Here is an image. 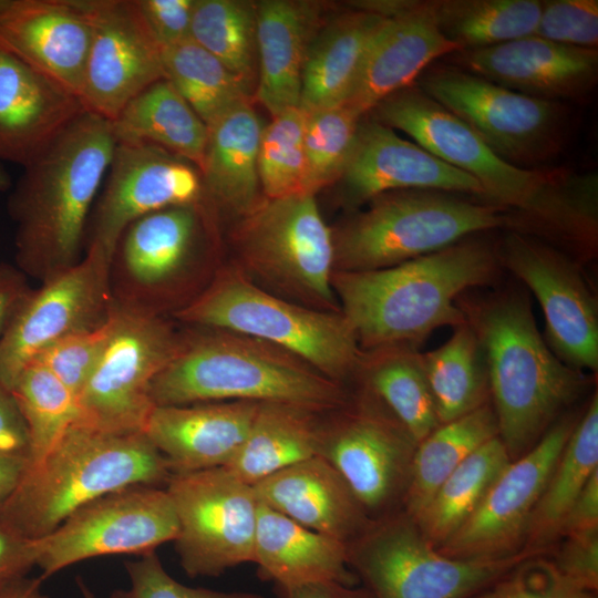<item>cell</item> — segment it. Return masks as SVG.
<instances>
[{
  "mask_svg": "<svg viewBox=\"0 0 598 598\" xmlns=\"http://www.w3.org/2000/svg\"><path fill=\"white\" fill-rule=\"evenodd\" d=\"M177 534V515L165 487L128 486L87 503L39 538L37 566L45 579L84 559L155 551Z\"/></svg>",
  "mask_w": 598,
  "mask_h": 598,
  "instance_id": "2e32d148",
  "label": "cell"
},
{
  "mask_svg": "<svg viewBox=\"0 0 598 598\" xmlns=\"http://www.w3.org/2000/svg\"><path fill=\"white\" fill-rule=\"evenodd\" d=\"M165 488L178 520L175 549L189 577L252 563L259 502L251 485L214 467L172 474Z\"/></svg>",
  "mask_w": 598,
  "mask_h": 598,
  "instance_id": "5bb4252c",
  "label": "cell"
},
{
  "mask_svg": "<svg viewBox=\"0 0 598 598\" xmlns=\"http://www.w3.org/2000/svg\"><path fill=\"white\" fill-rule=\"evenodd\" d=\"M534 35L565 45L597 49L598 1H542Z\"/></svg>",
  "mask_w": 598,
  "mask_h": 598,
  "instance_id": "681fc988",
  "label": "cell"
},
{
  "mask_svg": "<svg viewBox=\"0 0 598 598\" xmlns=\"http://www.w3.org/2000/svg\"><path fill=\"white\" fill-rule=\"evenodd\" d=\"M28 465L27 456L0 451V511L14 493Z\"/></svg>",
  "mask_w": 598,
  "mask_h": 598,
  "instance_id": "680465c9",
  "label": "cell"
},
{
  "mask_svg": "<svg viewBox=\"0 0 598 598\" xmlns=\"http://www.w3.org/2000/svg\"><path fill=\"white\" fill-rule=\"evenodd\" d=\"M598 471V396L576 422L532 515L525 549L548 554L559 540L561 522Z\"/></svg>",
  "mask_w": 598,
  "mask_h": 598,
  "instance_id": "e575fe53",
  "label": "cell"
},
{
  "mask_svg": "<svg viewBox=\"0 0 598 598\" xmlns=\"http://www.w3.org/2000/svg\"><path fill=\"white\" fill-rule=\"evenodd\" d=\"M205 199L200 171L165 150L141 143H116L90 219L89 245L112 259L124 230L138 218Z\"/></svg>",
  "mask_w": 598,
  "mask_h": 598,
  "instance_id": "d6986e66",
  "label": "cell"
},
{
  "mask_svg": "<svg viewBox=\"0 0 598 598\" xmlns=\"http://www.w3.org/2000/svg\"><path fill=\"white\" fill-rule=\"evenodd\" d=\"M0 451L19 454L29 458L28 430L16 402L8 388L0 383Z\"/></svg>",
  "mask_w": 598,
  "mask_h": 598,
  "instance_id": "db71d44e",
  "label": "cell"
},
{
  "mask_svg": "<svg viewBox=\"0 0 598 598\" xmlns=\"http://www.w3.org/2000/svg\"><path fill=\"white\" fill-rule=\"evenodd\" d=\"M257 6L240 0H195L190 38L249 86L257 55Z\"/></svg>",
  "mask_w": 598,
  "mask_h": 598,
  "instance_id": "b9f144b4",
  "label": "cell"
},
{
  "mask_svg": "<svg viewBox=\"0 0 598 598\" xmlns=\"http://www.w3.org/2000/svg\"><path fill=\"white\" fill-rule=\"evenodd\" d=\"M575 424L570 416L563 417L512 461L475 512L437 550L467 560L499 559L524 550L534 509Z\"/></svg>",
  "mask_w": 598,
  "mask_h": 598,
  "instance_id": "e0dca14e",
  "label": "cell"
},
{
  "mask_svg": "<svg viewBox=\"0 0 598 598\" xmlns=\"http://www.w3.org/2000/svg\"><path fill=\"white\" fill-rule=\"evenodd\" d=\"M386 20L351 8L320 27L303 66L300 109L311 113L344 103L370 42Z\"/></svg>",
  "mask_w": 598,
  "mask_h": 598,
  "instance_id": "1f68e13d",
  "label": "cell"
},
{
  "mask_svg": "<svg viewBox=\"0 0 598 598\" xmlns=\"http://www.w3.org/2000/svg\"><path fill=\"white\" fill-rule=\"evenodd\" d=\"M155 406L208 402L285 403L321 413L348 393L311 365L272 344L223 330L183 341L150 389Z\"/></svg>",
  "mask_w": 598,
  "mask_h": 598,
  "instance_id": "8992f818",
  "label": "cell"
},
{
  "mask_svg": "<svg viewBox=\"0 0 598 598\" xmlns=\"http://www.w3.org/2000/svg\"><path fill=\"white\" fill-rule=\"evenodd\" d=\"M415 84L513 165L539 169L567 136V110L512 91L451 63H433Z\"/></svg>",
  "mask_w": 598,
  "mask_h": 598,
  "instance_id": "30bf717a",
  "label": "cell"
},
{
  "mask_svg": "<svg viewBox=\"0 0 598 598\" xmlns=\"http://www.w3.org/2000/svg\"><path fill=\"white\" fill-rule=\"evenodd\" d=\"M39 555V538L24 537L0 520V587L27 577Z\"/></svg>",
  "mask_w": 598,
  "mask_h": 598,
  "instance_id": "f5cc1de1",
  "label": "cell"
},
{
  "mask_svg": "<svg viewBox=\"0 0 598 598\" xmlns=\"http://www.w3.org/2000/svg\"><path fill=\"white\" fill-rule=\"evenodd\" d=\"M367 365L368 389L419 443L440 424L421 354L399 347Z\"/></svg>",
  "mask_w": 598,
  "mask_h": 598,
  "instance_id": "60d3db41",
  "label": "cell"
},
{
  "mask_svg": "<svg viewBox=\"0 0 598 598\" xmlns=\"http://www.w3.org/2000/svg\"><path fill=\"white\" fill-rule=\"evenodd\" d=\"M279 598H374L363 586L338 582H312L292 587H277Z\"/></svg>",
  "mask_w": 598,
  "mask_h": 598,
  "instance_id": "6f0895ef",
  "label": "cell"
},
{
  "mask_svg": "<svg viewBox=\"0 0 598 598\" xmlns=\"http://www.w3.org/2000/svg\"><path fill=\"white\" fill-rule=\"evenodd\" d=\"M536 555L545 554L524 549L499 559L446 557L402 509L373 519L348 544L350 567L374 598H465Z\"/></svg>",
  "mask_w": 598,
  "mask_h": 598,
  "instance_id": "9c48e42d",
  "label": "cell"
},
{
  "mask_svg": "<svg viewBox=\"0 0 598 598\" xmlns=\"http://www.w3.org/2000/svg\"><path fill=\"white\" fill-rule=\"evenodd\" d=\"M458 51L436 24L434 0H416L408 12L388 19L373 37L341 105L363 117L388 96L415 84L436 59Z\"/></svg>",
  "mask_w": 598,
  "mask_h": 598,
  "instance_id": "603a6c76",
  "label": "cell"
},
{
  "mask_svg": "<svg viewBox=\"0 0 598 598\" xmlns=\"http://www.w3.org/2000/svg\"><path fill=\"white\" fill-rule=\"evenodd\" d=\"M370 113L373 120L404 132L439 159L474 177L486 203L514 214L518 231H539L568 243L586 231L592 212V184L587 173L511 164L416 84L388 96Z\"/></svg>",
  "mask_w": 598,
  "mask_h": 598,
  "instance_id": "6da1fadb",
  "label": "cell"
},
{
  "mask_svg": "<svg viewBox=\"0 0 598 598\" xmlns=\"http://www.w3.org/2000/svg\"><path fill=\"white\" fill-rule=\"evenodd\" d=\"M111 126L116 143L150 144L202 169L208 127L166 79L130 101Z\"/></svg>",
  "mask_w": 598,
  "mask_h": 598,
  "instance_id": "836d02e7",
  "label": "cell"
},
{
  "mask_svg": "<svg viewBox=\"0 0 598 598\" xmlns=\"http://www.w3.org/2000/svg\"><path fill=\"white\" fill-rule=\"evenodd\" d=\"M200 169L205 198L244 216L261 199L258 150L264 126L250 102L214 121Z\"/></svg>",
  "mask_w": 598,
  "mask_h": 598,
  "instance_id": "4dcf8cb0",
  "label": "cell"
},
{
  "mask_svg": "<svg viewBox=\"0 0 598 598\" xmlns=\"http://www.w3.org/2000/svg\"><path fill=\"white\" fill-rule=\"evenodd\" d=\"M497 256L539 301L548 341L560 360L577 370L596 371L597 303L577 265L532 234L516 230L504 237Z\"/></svg>",
  "mask_w": 598,
  "mask_h": 598,
  "instance_id": "ffe728a7",
  "label": "cell"
},
{
  "mask_svg": "<svg viewBox=\"0 0 598 598\" xmlns=\"http://www.w3.org/2000/svg\"><path fill=\"white\" fill-rule=\"evenodd\" d=\"M338 182L344 200L352 206L401 189H435L485 198L474 177L364 116Z\"/></svg>",
  "mask_w": 598,
  "mask_h": 598,
  "instance_id": "44dd1931",
  "label": "cell"
},
{
  "mask_svg": "<svg viewBox=\"0 0 598 598\" xmlns=\"http://www.w3.org/2000/svg\"><path fill=\"white\" fill-rule=\"evenodd\" d=\"M11 187V178L7 171L0 165V192L8 190Z\"/></svg>",
  "mask_w": 598,
  "mask_h": 598,
  "instance_id": "94428289",
  "label": "cell"
},
{
  "mask_svg": "<svg viewBox=\"0 0 598 598\" xmlns=\"http://www.w3.org/2000/svg\"><path fill=\"white\" fill-rule=\"evenodd\" d=\"M161 50L165 79L207 126L250 102V86L192 38Z\"/></svg>",
  "mask_w": 598,
  "mask_h": 598,
  "instance_id": "ab89813d",
  "label": "cell"
},
{
  "mask_svg": "<svg viewBox=\"0 0 598 598\" xmlns=\"http://www.w3.org/2000/svg\"><path fill=\"white\" fill-rule=\"evenodd\" d=\"M320 414L291 404L259 403L244 444L225 467L252 486L288 466L318 456L323 421Z\"/></svg>",
  "mask_w": 598,
  "mask_h": 598,
  "instance_id": "d6a6232c",
  "label": "cell"
},
{
  "mask_svg": "<svg viewBox=\"0 0 598 598\" xmlns=\"http://www.w3.org/2000/svg\"><path fill=\"white\" fill-rule=\"evenodd\" d=\"M421 359L441 424L488 402L484 352L467 322L456 327L454 334L443 346L421 354Z\"/></svg>",
  "mask_w": 598,
  "mask_h": 598,
  "instance_id": "74e56055",
  "label": "cell"
},
{
  "mask_svg": "<svg viewBox=\"0 0 598 598\" xmlns=\"http://www.w3.org/2000/svg\"><path fill=\"white\" fill-rule=\"evenodd\" d=\"M29 290L22 272L0 266V340Z\"/></svg>",
  "mask_w": 598,
  "mask_h": 598,
  "instance_id": "9f6ffc18",
  "label": "cell"
},
{
  "mask_svg": "<svg viewBox=\"0 0 598 598\" xmlns=\"http://www.w3.org/2000/svg\"><path fill=\"white\" fill-rule=\"evenodd\" d=\"M547 556L574 587L596 594L598 589V529L564 536Z\"/></svg>",
  "mask_w": 598,
  "mask_h": 598,
  "instance_id": "f907efd6",
  "label": "cell"
},
{
  "mask_svg": "<svg viewBox=\"0 0 598 598\" xmlns=\"http://www.w3.org/2000/svg\"><path fill=\"white\" fill-rule=\"evenodd\" d=\"M171 476L143 432H107L78 422L42 457L29 462L0 520L38 539L107 493L134 485L165 487Z\"/></svg>",
  "mask_w": 598,
  "mask_h": 598,
  "instance_id": "5b68a950",
  "label": "cell"
},
{
  "mask_svg": "<svg viewBox=\"0 0 598 598\" xmlns=\"http://www.w3.org/2000/svg\"><path fill=\"white\" fill-rule=\"evenodd\" d=\"M252 488L264 505L346 544L372 522L342 476L320 456L288 466Z\"/></svg>",
  "mask_w": 598,
  "mask_h": 598,
  "instance_id": "4316f807",
  "label": "cell"
},
{
  "mask_svg": "<svg viewBox=\"0 0 598 598\" xmlns=\"http://www.w3.org/2000/svg\"><path fill=\"white\" fill-rule=\"evenodd\" d=\"M90 28L81 101L112 122L125 105L165 79L162 50L136 0H76Z\"/></svg>",
  "mask_w": 598,
  "mask_h": 598,
  "instance_id": "ac0fdd59",
  "label": "cell"
},
{
  "mask_svg": "<svg viewBox=\"0 0 598 598\" xmlns=\"http://www.w3.org/2000/svg\"><path fill=\"white\" fill-rule=\"evenodd\" d=\"M89 43L76 0H0V48L80 99Z\"/></svg>",
  "mask_w": 598,
  "mask_h": 598,
  "instance_id": "cb8c5ba5",
  "label": "cell"
},
{
  "mask_svg": "<svg viewBox=\"0 0 598 598\" xmlns=\"http://www.w3.org/2000/svg\"><path fill=\"white\" fill-rule=\"evenodd\" d=\"M85 111L76 94L0 48V161L24 167Z\"/></svg>",
  "mask_w": 598,
  "mask_h": 598,
  "instance_id": "d4e9b609",
  "label": "cell"
},
{
  "mask_svg": "<svg viewBox=\"0 0 598 598\" xmlns=\"http://www.w3.org/2000/svg\"><path fill=\"white\" fill-rule=\"evenodd\" d=\"M497 435V420L489 401L440 424L416 444L401 509L415 520L447 476L476 448Z\"/></svg>",
  "mask_w": 598,
  "mask_h": 598,
  "instance_id": "d590c367",
  "label": "cell"
},
{
  "mask_svg": "<svg viewBox=\"0 0 598 598\" xmlns=\"http://www.w3.org/2000/svg\"><path fill=\"white\" fill-rule=\"evenodd\" d=\"M322 421L318 456L373 520L402 507L416 441L368 389Z\"/></svg>",
  "mask_w": 598,
  "mask_h": 598,
  "instance_id": "4fadbf2b",
  "label": "cell"
},
{
  "mask_svg": "<svg viewBox=\"0 0 598 598\" xmlns=\"http://www.w3.org/2000/svg\"><path fill=\"white\" fill-rule=\"evenodd\" d=\"M453 64L493 83L536 99L585 97L597 84L598 50L556 43L536 35L451 54Z\"/></svg>",
  "mask_w": 598,
  "mask_h": 598,
  "instance_id": "7402d4cb",
  "label": "cell"
},
{
  "mask_svg": "<svg viewBox=\"0 0 598 598\" xmlns=\"http://www.w3.org/2000/svg\"><path fill=\"white\" fill-rule=\"evenodd\" d=\"M76 581H78V586L80 588L82 598H96L94 592L86 586V584L82 579L78 578Z\"/></svg>",
  "mask_w": 598,
  "mask_h": 598,
  "instance_id": "6125c7cd",
  "label": "cell"
},
{
  "mask_svg": "<svg viewBox=\"0 0 598 598\" xmlns=\"http://www.w3.org/2000/svg\"><path fill=\"white\" fill-rule=\"evenodd\" d=\"M181 343L151 310L114 301L111 333L79 395L80 422L107 432H143L155 406L151 384Z\"/></svg>",
  "mask_w": 598,
  "mask_h": 598,
  "instance_id": "7c38bea8",
  "label": "cell"
},
{
  "mask_svg": "<svg viewBox=\"0 0 598 598\" xmlns=\"http://www.w3.org/2000/svg\"><path fill=\"white\" fill-rule=\"evenodd\" d=\"M130 577L128 589H116L110 598H264L250 591H219L187 587L164 569L156 551L124 563Z\"/></svg>",
  "mask_w": 598,
  "mask_h": 598,
  "instance_id": "c3c4849f",
  "label": "cell"
},
{
  "mask_svg": "<svg viewBox=\"0 0 598 598\" xmlns=\"http://www.w3.org/2000/svg\"><path fill=\"white\" fill-rule=\"evenodd\" d=\"M471 309L462 310L484 352L498 436L515 461L576 401L586 379L549 350L523 298L501 297Z\"/></svg>",
  "mask_w": 598,
  "mask_h": 598,
  "instance_id": "277c9868",
  "label": "cell"
},
{
  "mask_svg": "<svg viewBox=\"0 0 598 598\" xmlns=\"http://www.w3.org/2000/svg\"><path fill=\"white\" fill-rule=\"evenodd\" d=\"M113 259L95 245L72 267L29 290L0 340V383L11 390L20 372L54 342L102 326L110 317Z\"/></svg>",
  "mask_w": 598,
  "mask_h": 598,
  "instance_id": "9a60e30c",
  "label": "cell"
},
{
  "mask_svg": "<svg viewBox=\"0 0 598 598\" xmlns=\"http://www.w3.org/2000/svg\"><path fill=\"white\" fill-rule=\"evenodd\" d=\"M308 113L288 110L264 126L258 150V176L266 198L305 193V131Z\"/></svg>",
  "mask_w": 598,
  "mask_h": 598,
  "instance_id": "ee69618b",
  "label": "cell"
},
{
  "mask_svg": "<svg viewBox=\"0 0 598 598\" xmlns=\"http://www.w3.org/2000/svg\"><path fill=\"white\" fill-rule=\"evenodd\" d=\"M42 578L23 577L0 587V598H49L42 591Z\"/></svg>",
  "mask_w": 598,
  "mask_h": 598,
  "instance_id": "91938a15",
  "label": "cell"
},
{
  "mask_svg": "<svg viewBox=\"0 0 598 598\" xmlns=\"http://www.w3.org/2000/svg\"><path fill=\"white\" fill-rule=\"evenodd\" d=\"M361 118L344 105L308 113L305 193L315 195L338 182L353 148Z\"/></svg>",
  "mask_w": 598,
  "mask_h": 598,
  "instance_id": "f6af8a7d",
  "label": "cell"
},
{
  "mask_svg": "<svg viewBox=\"0 0 598 598\" xmlns=\"http://www.w3.org/2000/svg\"><path fill=\"white\" fill-rule=\"evenodd\" d=\"M598 529V471L589 478L566 513L559 530L564 536Z\"/></svg>",
  "mask_w": 598,
  "mask_h": 598,
  "instance_id": "11a10c76",
  "label": "cell"
},
{
  "mask_svg": "<svg viewBox=\"0 0 598 598\" xmlns=\"http://www.w3.org/2000/svg\"><path fill=\"white\" fill-rule=\"evenodd\" d=\"M136 3L161 48L190 39L195 0H136Z\"/></svg>",
  "mask_w": 598,
  "mask_h": 598,
  "instance_id": "816d5d0a",
  "label": "cell"
},
{
  "mask_svg": "<svg viewBox=\"0 0 598 598\" xmlns=\"http://www.w3.org/2000/svg\"><path fill=\"white\" fill-rule=\"evenodd\" d=\"M540 12L539 0H434L437 27L460 51L534 35Z\"/></svg>",
  "mask_w": 598,
  "mask_h": 598,
  "instance_id": "f35d334b",
  "label": "cell"
},
{
  "mask_svg": "<svg viewBox=\"0 0 598 598\" xmlns=\"http://www.w3.org/2000/svg\"><path fill=\"white\" fill-rule=\"evenodd\" d=\"M175 317L272 344L338 383L362 365L357 336L341 311L283 300L237 271L219 276Z\"/></svg>",
  "mask_w": 598,
  "mask_h": 598,
  "instance_id": "ba28073f",
  "label": "cell"
},
{
  "mask_svg": "<svg viewBox=\"0 0 598 598\" xmlns=\"http://www.w3.org/2000/svg\"><path fill=\"white\" fill-rule=\"evenodd\" d=\"M111 329L112 312L99 328L68 336L45 348L32 361L43 364L79 400L104 350Z\"/></svg>",
  "mask_w": 598,
  "mask_h": 598,
  "instance_id": "7dc6e473",
  "label": "cell"
},
{
  "mask_svg": "<svg viewBox=\"0 0 598 598\" xmlns=\"http://www.w3.org/2000/svg\"><path fill=\"white\" fill-rule=\"evenodd\" d=\"M202 203L145 215L123 233L113 260L137 296L164 287L194 258L204 228Z\"/></svg>",
  "mask_w": 598,
  "mask_h": 598,
  "instance_id": "f546056e",
  "label": "cell"
},
{
  "mask_svg": "<svg viewBox=\"0 0 598 598\" xmlns=\"http://www.w3.org/2000/svg\"><path fill=\"white\" fill-rule=\"evenodd\" d=\"M511 462L497 435L476 448L447 476L415 519L434 548L439 549L470 518Z\"/></svg>",
  "mask_w": 598,
  "mask_h": 598,
  "instance_id": "8d00e7d4",
  "label": "cell"
},
{
  "mask_svg": "<svg viewBox=\"0 0 598 598\" xmlns=\"http://www.w3.org/2000/svg\"><path fill=\"white\" fill-rule=\"evenodd\" d=\"M259 402L154 406L143 433L172 474L225 467L244 444Z\"/></svg>",
  "mask_w": 598,
  "mask_h": 598,
  "instance_id": "484cf974",
  "label": "cell"
},
{
  "mask_svg": "<svg viewBox=\"0 0 598 598\" xmlns=\"http://www.w3.org/2000/svg\"><path fill=\"white\" fill-rule=\"evenodd\" d=\"M465 598H597L570 585L547 555L520 561L506 574Z\"/></svg>",
  "mask_w": 598,
  "mask_h": 598,
  "instance_id": "bcb514c9",
  "label": "cell"
},
{
  "mask_svg": "<svg viewBox=\"0 0 598 598\" xmlns=\"http://www.w3.org/2000/svg\"><path fill=\"white\" fill-rule=\"evenodd\" d=\"M237 248L246 266L320 310L333 308V234L313 194L261 199L243 216Z\"/></svg>",
  "mask_w": 598,
  "mask_h": 598,
  "instance_id": "8fae6325",
  "label": "cell"
},
{
  "mask_svg": "<svg viewBox=\"0 0 598 598\" xmlns=\"http://www.w3.org/2000/svg\"><path fill=\"white\" fill-rule=\"evenodd\" d=\"M29 435V462L42 457L81 421L78 396L43 364L31 361L11 386Z\"/></svg>",
  "mask_w": 598,
  "mask_h": 598,
  "instance_id": "7bdbcfd3",
  "label": "cell"
},
{
  "mask_svg": "<svg viewBox=\"0 0 598 598\" xmlns=\"http://www.w3.org/2000/svg\"><path fill=\"white\" fill-rule=\"evenodd\" d=\"M333 235L334 271L395 266L461 239L516 223L511 210L435 189H401L372 198Z\"/></svg>",
  "mask_w": 598,
  "mask_h": 598,
  "instance_id": "52a82bcc",
  "label": "cell"
},
{
  "mask_svg": "<svg viewBox=\"0 0 598 598\" xmlns=\"http://www.w3.org/2000/svg\"><path fill=\"white\" fill-rule=\"evenodd\" d=\"M257 9V99L272 117L299 107L308 49L321 27L318 2L265 0Z\"/></svg>",
  "mask_w": 598,
  "mask_h": 598,
  "instance_id": "83f0119b",
  "label": "cell"
},
{
  "mask_svg": "<svg viewBox=\"0 0 598 598\" xmlns=\"http://www.w3.org/2000/svg\"><path fill=\"white\" fill-rule=\"evenodd\" d=\"M498 261L497 251L472 235L388 268L334 271L332 288L359 344L399 347L422 341L440 327L465 324L456 297L489 282Z\"/></svg>",
  "mask_w": 598,
  "mask_h": 598,
  "instance_id": "3957f363",
  "label": "cell"
},
{
  "mask_svg": "<svg viewBox=\"0 0 598 598\" xmlns=\"http://www.w3.org/2000/svg\"><path fill=\"white\" fill-rule=\"evenodd\" d=\"M115 145L111 122L85 111L23 167L8 202L23 272L43 282L81 259Z\"/></svg>",
  "mask_w": 598,
  "mask_h": 598,
  "instance_id": "7a4b0ae2",
  "label": "cell"
},
{
  "mask_svg": "<svg viewBox=\"0 0 598 598\" xmlns=\"http://www.w3.org/2000/svg\"><path fill=\"white\" fill-rule=\"evenodd\" d=\"M252 563L260 577L277 587L359 582L349 564L348 544L309 529L260 502Z\"/></svg>",
  "mask_w": 598,
  "mask_h": 598,
  "instance_id": "f1b7e54d",
  "label": "cell"
}]
</instances>
